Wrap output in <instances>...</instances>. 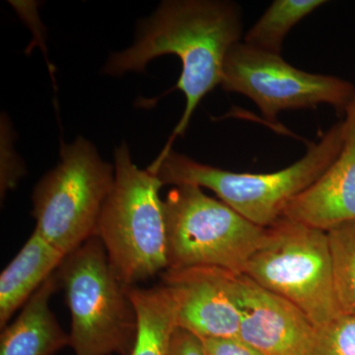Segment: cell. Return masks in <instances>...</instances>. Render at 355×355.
Masks as SVG:
<instances>
[{
  "instance_id": "obj_18",
  "label": "cell",
  "mask_w": 355,
  "mask_h": 355,
  "mask_svg": "<svg viewBox=\"0 0 355 355\" xmlns=\"http://www.w3.org/2000/svg\"><path fill=\"white\" fill-rule=\"evenodd\" d=\"M202 342L207 355H263L239 336L203 338Z\"/></svg>"
},
{
  "instance_id": "obj_17",
  "label": "cell",
  "mask_w": 355,
  "mask_h": 355,
  "mask_svg": "<svg viewBox=\"0 0 355 355\" xmlns=\"http://www.w3.org/2000/svg\"><path fill=\"white\" fill-rule=\"evenodd\" d=\"M306 355H355V317L340 315L315 327Z\"/></svg>"
},
{
  "instance_id": "obj_10",
  "label": "cell",
  "mask_w": 355,
  "mask_h": 355,
  "mask_svg": "<svg viewBox=\"0 0 355 355\" xmlns=\"http://www.w3.org/2000/svg\"><path fill=\"white\" fill-rule=\"evenodd\" d=\"M239 338L263 355H306L315 326L302 311L245 275H235Z\"/></svg>"
},
{
  "instance_id": "obj_13",
  "label": "cell",
  "mask_w": 355,
  "mask_h": 355,
  "mask_svg": "<svg viewBox=\"0 0 355 355\" xmlns=\"http://www.w3.org/2000/svg\"><path fill=\"white\" fill-rule=\"evenodd\" d=\"M65 254L34 230L0 275V328L24 307L33 294L62 265Z\"/></svg>"
},
{
  "instance_id": "obj_4",
  "label": "cell",
  "mask_w": 355,
  "mask_h": 355,
  "mask_svg": "<svg viewBox=\"0 0 355 355\" xmlns=\"http://www.w3.org/2000/svg\"><path fill=\"white\" fill-rule=\"evenodd\" d=\"M57 275L71 315L74 354H130L137 338V313L101 240L94 236L67 254Z\"/></svg>"
},
{
  "instance_id": "obj_5",
  "label": "cell",
  "mask_w": 355,
  "mask_h": 355,
  "mask_svg": "<svg viewBox=\"0 0 355 355\" xmlns=\"http://www.w3.org/2000/svg\"><path fill=\"white\" fill-rule=\"evenodd\" d=\"M243 275L296 306L315 327L342 315L326 231L282 216L265 229Z\"/></svg>"
},
{
  "instance_id": "obj_16",
  "label": "cell",
  "mask_w": 355,
  "mask_h": 355,
  "mask_svg": "<svg viewBox=\"0 0 355 355\" xmlns=\"http://www.w3.org/2000/svg\"><path fill=\"white\" fill-rule=\"evenodd\" d=\"M340 314L355 317V221L327 231Z\"/></svg>"
},
{
  "instance_id": "obj_8",
  "label": "cell",
  "mask_w": 355,
  "mask_h": 355,
  "mask_svg": "<svg viewBox=\"0 0 355 355\" xmlns=\"http://www.w3.org/2000/svg\"><path fill=\"white\" fill-rule=\"evenodd\" d=\"M221 87L251 99L270 123L277 121L280 112L315 109L323 104L345 114L355 94V86L349 80L303 71L282 55L258 50L243 41L229 51Z\"/></svg>"
},
{
  "instance_id": "obj_1",
  "label": "cell",
  "mask_w": 355,
  "mask_h": 355,
  "mask_svg": "<svg viewBox=\"0 0 355 355\" xmlns=\"http://www.w3.org/2000/svg\"><path fill=\"white\" fill-rule=\"evenodd\" d=\"M243 12L227 0H168L139 24L137 42L128 50L114 53L104 72L120 76L144 71L154 58L175 55L181 60L182 74L176 88L186 106L169 142L181 137L191 116L209 92L221 85L229 51L243 41Z\"/></svg>"
},
{
  "instance_id": "obj_19",
  "label": "cell",
  "mask_w": 355,
  "mask_h": 355,
  "mask_svg": "<svg viewBox=\"0 0 355 355\" xmlns=\"http://www.w3.org/2000/svg\"><path fill=\"white\" fill-rule=\"evenodd\" d=\"M169 355H207L200 336L176 327L170 340Z\"/></svg>"
},
{
  "instance_id": "obj_6",
  "label": "cell",
  "mask_w": 355,
  "mask_h": 355,
  "mask_svg": "<svg viewBox=\"0 0 355 355\" xmlns=\"http://www.w3.org/2000/svg\"><path fill=\"white\" fill-rule=\"evenodd\" d=\"M60 162L35 187V231L67 254L96 236L105 200L113 188L114 169L89 140L78 137L60 146Z\"/></svg>"
},
{
  "instance_id": "obj_2",
  "label": "cell",
  "mask_w": 355,
  "mask_h": 355,
  "mask_svg": "<svg viewBox=\"0 0 355 355\" xmlns=\"http://www.w3.org/2000/svg\"><path fill=\"white\" fill-rule=\"evenodd\" d=\"M343 123L331 125L307 147L305 155L284 169L253 174L236 173L202 164L164 147L147 169L163 186L195 184L214 191L219 200L261 228L279 220L292 200L319 179L340 153Z\"/></svg>"
},
{
  "instance_id": "obj_11",
  "label": "cell",
  "mask_w": 355,
  "mask_h": 355,
  "mask_svg": "<svg viewBox=\"0 0 355 355\" xmlns=\"http://www.w3.org/2000/svg\"><path fill=\"white\" fill-rule=\"evenodd\" d=\"M343 114L340 153L314 184L292 200L284 216L326 232L355 221V94Z\"/></svg>"
},
{
  "instance_id": "obj_9",
  "label": "cell",
  "mask_w": 355,
  "mask_h": 355,
  "mask_svg": "<svg viewBox=\"0 0 355 355\" xmlns=\"http://www.w3.org/2000/svg\"><path fill=\"white\" fill-rule=\"evenodd\" d=\"M235 275L216 268L163 272L161 284L174 301L177 326L202 340L238 338L241 317L233 295Z\"/></svg>"
},
{
  "instance_id": "obj_14",
  "label": "cell",
  "mask_w": 355,
  "mask_h": 355,
  "mask_svg": "<svg viewBox=\"0 0 355 355\" xmlns=\"http://www.w3.org/2000/svg\"><path fill=\"white\" fill-rule=\"evenodd\" d=\"M137 318V334L128 355H169L177 327L176 309L169 291L160 284L151 288L128 287Z\"/></svg>"
},
{
  "instance_id": "obj_7",
  "label": "cell",
  "mask_w": 355,
  "mask_h": 355,
  "mask_svg": "<svg viewBox=\"0 0 355 355\" xmlns=\"http://www.w3.org/2000/svg\"><path fill=\"white\" fill-rule=\"evenodd\" d=\"M164 209L168 268L172 270L216 268L243 275L265 233L266 228L195 184L175 186Z\"/></svg>"
},
{
  "instance_id": "obj_3",
  "label": "cell",
  "mask_w": 355,
  "mask_h": 355,
  "mask_svg": "<svg viewBox=\"0 0 355 355\" xmlns=\"http://www.w3.org/2000/svg\"><path fill=\"white\" fill-rule=\"evenodd\" d=\"M113 188L103 205L96 236L125 286H137L168 268L163 184L133 163L125 142L114 150Z\"/></svg>"
},
{
  "instance_id": "obj_15",
  "label": "cell",
  "mask_w": 355,
  "mask_h": 355,
  "mask_svg": "<svg viewBox=\"0 0 355 355\" xmlns=\"http://www.w3.org/2000/svg\"><path fill=\"white\" fill-rule=\"evenodd\" d=\"M326 3L324 0H275L244 35L243 42L258 50L282 55L284 39L292 28Z\"/></svg>"
},
{
  "instance_id": "obj_12",
  "label": "cell",
  "mask_w": 355,
  "mask_h": 355,
  "mask_svg": "<svg viewBox=\"0 0 355 355\" xmlns=\"http://www.w3.org/2000/svg\"><path fill=\"white\" fill-rule=\"evenodd\" d=\"M58 284L55 272L33 294L19 316L2 329L0 355H53L70 347L69 335L50 309Z\"/></svg>"
}]
</instances>
